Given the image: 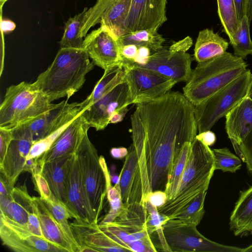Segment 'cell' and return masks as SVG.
<instances>
[{"instance_id": "50", "label": "cell", "mask_w": 252, "mask_h": 252, "mask_svg": "<svg viewBox=\"0 0 252 252\" xmlns=\"http://www.w3.org/2000/svg\"><path fill=\"white\" fill-rule=\"evenodd\" d=\"M247 97L252 101V73H251L249 84L248 85Z\"/></svg>"}, {"instance_id": "46", "label": "cell", "mask_w": 252, "mask_h": 252, "mask_svg": "<svg viewBox=\"0 0 252 252\" xmlns=\"http://www.w3.org/2000/svg\"><path fill=\"white\" fill-rule=\"evenodd\" d=\"M128 110L127 107H126L115 112L110 118L109 124H116L122 121Z\"/></svg>"}, {"instance_id": "11", "label": "cell", "mask_w": 252, "mask_h": 252, "mask_svg": "<svg viewBox=\"0 0 252 252\" xmlns=\"http://www.w3.org/2000/svg\"><path fill=\"white\" fill-rule=\"evenodd\" d=\"M125 81L129 86L132 104L150 101L169 92L177 83L172 79L134 63L123 62Z\"/></svg>"}, {"instance_id": "39", "label": "cell", "mask_w": 252, "mask_h": 252, "mask_svg": "<svg viewBox=\"0 0 252 252\" xmlns=\"http://www.w3.org/2000/svg\"><path fill=\"white\" fill-rule=\"evenodd\" d=\"M236 153L246 163L248 171L252 174V130L239 145Z\"/></svg>"}, {"instance_id": "38", "label": "cell", "mask_w": 252, "mask_h": 252, "mask_svg": "<svg viewBox=\"0 0 252 252\" xmlns=\"http://www.w3.org/2000/svg\"><path fill=\"white\" fill-rule=\"evenodd\" d=\"M212 151L215 159V170L234 173L240 168L241 159L227 148L214 149Z\"/></svg>"}, {"instance_id": "23", "label": "cell", "mask_w": 252, "mask_h": 252, "mask_svg": "<svg viewBox=\"0 0 252 252\" xmlns=\"http://www.w3.org/2000/svg\"><path fill=\"white\" fill-rule=\"evenodd\" d=\"M33 197L25 184L13 188L11 197L0 204V217L23 227H27L29 215L34 211Z\"/></svg>"}, {"instance_id": "13", "label": "cell", "mask_w": 252, "mask_h": 252, "mask_svg": "<svg viewBox=\"0 0 252 252\" xmlns=\"http://www.w3.org/2000/svg\"><path fill=\"white\" fill-rule=\"evenodd\" d=\"M132 104L129 86L126 81L118 85L109 93L84 109L82 115L91 127L104 129L111 117L118 110Z\"/></svg>"}, {"instance_id": "40", "label": "cell", "mask_w": 252, "mask_h": 252, "mask_svg": "<svg viewBox=\"0 0 252 252\" xmlns=\"http://www.w3.org/2000/svg\"><path fill=\"white\" fill-rule=\"evenodd\" d=\"M32 176L35 189L39 194L40 197L42 199L50 197L53 193L45 178L40 173L34 174Z\"/></svg>"}, {"instance_id": "43", "label": "cell", "mask_w": 252, "mask_h": 252, "mask_svg": "<svg viewBox=\"0 0 252 252\" xmlns=\"http://www.w3.org/2000/svg\"><path fill=\"white\" fill-rule=\"evenodd\" d=\"M27 227L29 230L33 235L44 239L39 218L36 212L35 206L34 211L29 215Z\"/></svg>"}, {"instance_id": "52", "label": "cell", "mask_w": 252, "mask_h": 252, "mask_svg": "<svg viewBox=\"0 0 252 252\" xmlns=\"http://www.w3.org/2000/svg\"><path fill=\"white\" fill-rule=\"evenodd\" d=\"M8 0H0V8L2 9V6Z\"/></svg>"}, {"instance_id": "16", "label": "cell", "mask_w": 252, "mask_h": 252, "mask_svg": "<svg viewBox=\"0 0 252 252\" xmlns=\"http://www.w3.org/2000/svg\"><path fill=\"white\" fill-rule=\"evenodd\" d=\"M0 237L3 245L16 252H65L45 239L0 217Z\"/></svg>"}, {"instance_id": "37", "label": "cell", "mask_w": 252, "mask_h": 252, "mask_svg": "<svg viewBox=\"0 0 252 252\" xmlns=\"http://www.w3.org/2000/svg\"><path fill=\"white\" fill-rule=\"evenodd\" d=\"M207 190H203L186 209L169 219L198 225L205 213L204 204Z\"/></svg>"}, {"instance_id": "15", "label": "cell", "mask_w": 252, "mask_h": 252, "mask_svg": "<svg viewBox=\"0 0 252 252\" xmlns=\"http://www.w3.org/2000/svg\"><path fill=\"white\" fill-rule=\"evenodd\" d=\"M191 62L189 53L163 48L153 53L145 63H134L156 71L178 83L189 81L192 70Z\"/></svg>"}, {"instance_id": "25", "label": "cell", "mask_w": 252, "mask_h": 252, "mask_svg": "<svg viewBox=\"0 0 252 252\" xmlns=\"http://www.w3.org/2000/svg\"><path fill=\"white\" fill-rule=\"evenodd\" d=\"M74 155L61 157L44 163L41 172L52 193L64 205L66 180Z\"/></svg>"}, {"instance_id": "31", "label": "cell", "mask_w": 252, "mask_h": 252, "mask_svg": "<svg viewBox=\"0 0 252 252\" xmlns=\"http://www.w3.org/2000/svg\"><path fill=\"white\" fill-rule=\"evenodd\" d=\"M42 200L61 226L71 245L74 252H80V246L74 237L68 222V219L72 218L65 205L56 198L53 194L50 197Z\"/></svg>"}, {"instance_id": "28", "label": "cell", "mask_w": 252, "mask_h": 252, "mask_svg": "<svg viewBox=\"0 0 252 252\" xmlns=\"http://www.w3.org/2000/svg\"><path fill=\"white\" fill-rule=\"evenodd\" d=\"M228 42L212 30L205 29L199 32L194 49V59L202 62L223 54L228 47Z\"/></svg>"}, {"instance_id": "9", "label": "cell", "mask_w": 252, "mask_h": 252, "mask_svg": "<svg viewBox=\"0 0 252 252\" xmlns=\"http://www.w3.org/2000/svg\"><path fill=\"white\" fill-rule=\"evenodd\" d=\"M84 110L81 102L63 100L42 115L12 128L13 138L28 139L35 143L65 126Z\"/></svg>"}, {"instance_id": "18", "label": "cell", "mask_w": 252, "mask_h": 252, "mask_svg": "<svg viewBox=\"0 0 252 252\" xmlns=\"http://www.w3.org/2000/svg\"><path fill=\"white\" fill-rule=\"evenodd\" d=\"M166 2L167 0H132L125 22V33L145 29L158 31L167 20Z\"/></svg>"}, {"instance_id": "12", "label": "cell", "mask_w": 252, "mask_h": 252, "mask_svg": "<svg viewBox=\"0 0 252 252\" xmlns=\"http://www.w3.org/2000/svg\"><path fill=\"white\" fill-rule=\"evenodd\" d=\"M132 0H97L88 8L80 32L85 37L93 27L100 23L117 40L125 33V22L130 10Z\"/></svg>"}, {"instance_id": "33", "label": "cell", "mask_w": 252, "mask_h": 252, "mask_svg": "<svg viewBox=\"0 0 252 252\" xmlns=\"http://www.w3.org/2000/svg\"><path fill=\"white\" fill-rule=\"evenodd\" d=\"M250 23L246 15L239 22L237 30L230 41L234 54L243 59L252 55V41L250 36Z\"/></svg>"}, {"instance_id": "10", "label": "cell", "mask_w": 252, "mask_h": 252, "mask_svg": "<svg viewBox=\"0 0 252 252\" xmlns=\"http://www.w3.org/2000/svg\"><path fill=\"white\" fill-rule=\"evenodd\" d=\"M196 226L175 219L164 221L162 230L170 252H242L243 249L223 245L206 238Z\"/></svg>"}, {"instance_id": "30", "label": "cell", "mask_w": 252, "mask_h": 252, "mask_svg": "<svg viewBox=\"0 0 252 252\" xmlns=\"http://www.w3.org/2000/svg\"><path fill=\"white\" fill-rule=\"evenodd\" d=\"M153 29H145L126 33L117 40L119 45L133 44L137 47H146L154 53L163 47L164 39L158 32Z\"/></svg>"}, {"instance_id": "36", "label": "cell", "mask_w": 252, "mask_h": 252, "mask_svg": "<svg viewBox=\"0 0 252 252\" xmlns=\"http://www.w3.org/2000/svg\"><path fill=\"white\" fill-rule=\"evenodd\" d=\"M104 168L107 182L106 197L109 203L110 209L100 222L102 223H108L114 220L122 210L124 205L122 200L118 183L114 186H112L110 175L106 163L105 164Z\"/></svg>"}, {"instance_id": "7", "label": "cell", "mask_w": 252, "mask_h": 252, "mask_svg": "<svg viewBox=\"0 0 252 252\" xmlns=\"http://www.w3.org/2000/svg\"><path fill=\"white\" fill-rule=\"evenodd\" d=\"M251 72L247 70L228 85L194 105L199 133L209 130L247 96Z\"/></svg>"}, {"instance_id": "48", "label": "cell", "mask_w": 252, "mask_h": 252, "mask_svg": "<svg viewBox=\"0 0 252 252\" xmlns=\"http://www.w3.org/2000/svg\"><path fill=\"white\" fill-rule=\"evenodd\" d=\"M111 156L115 158H122L128 154L127 149L124 147L113 148L110 150Z\"/></svg>"}, {"instance_id": "20", "label": "cell", "mask_w": 252, "mask_h": 252, "mask_svg": "<svg viewBox=\"0 0 252 252\" xmlns=\"http://www.w3.org/2000/svg\"><path fill=\"white\" fill-rule=\"evenodd\" d=\"M70 225L81 249L87 247L94 252H127L102 230L98 223L90 224L75 219Z\"/></svg>"}, {"instance_id": "5", "label": "cell", "mask_w": 252, "mask_h": 252, "mask_svg": "<svg viewBox=\"0 0 252 252\" xmlns=\"http://www.w3.org/2000/svg\"><path fill=\"white\" fill-rule=\"evenodd\" d=\"M55 104L33 82L11 85L0 105V127L12 128L42 115Z\"/></svg>"}, {"instance_id": "44", "label": "cell", "mask_w": 252, "mask_h": 252, "mask_svg": "<svg viewBox=\"0 0 252 252\" xmlns=\"http://www.w3.org/2000/svg\"><path fill=\"white\" fill-rule=\"evenodd\" d=\"M192 45V39L189 36L173 43L169 49L176 51L186 52Z\"/></svg>"}, {"instance_id": "47", "label": "cell", "mask_w": 252, "mask_h": 252, "mask_svg": "<svg viewBox=\"0 0 252 252\" xmlns=\"http://www.w3.org/2000/svg\"><path fill=\"white\" fill-rule=\"evenodd\" d=\"M239 22L246 15V0H235Z\"/></svg>"}, {"instance_id": "3", "label": "cell", "mask_w": 252, "mask_h": 252, "mask_svg": "<svg viewBox=\"0 0 252 252\" xmlns=\"http://www.w3.org/2000/svg\"><path fill=\"white\" fill-rule=\"evenodd\" d=\"M215 170L212 149L195 137L177 192L172 199L157 207L158 213L168 220L183 211L208 189Z\"/></svg>"}, {"instance_id": "42", "label": "cell", "mask_w": 252, "mask_h": 252, "mask_svg": "<svg viewBox=\"0 0 252 252\" xmlns=\"http://www.w3.org/2000/svg\"><path fill=\"white\" fill-rule=\"evenodd\" d=\"M119 46L122 61L134 63L137 57L138 47L133 44L119 45Z\"/></svg>"}, {"instance_id": "45", "label": "cell", "mask_w": 252, "mask_h": 252, "mask_svg": "<svg viewBox=\"0 0 252 252\" xmlns=\"http://www.w3.org/2000/svg\"><path fill=\"white\" fill-rule=\"evenodd\" d=\"M196 137L208 146L213 145L216 140L215 134L210 130L199 133Z\"/></svg>"}, {"instance_id": "14", "label": "cell", "mask_w": 252, "mask_h": 252, "mask_svg": "<svg viewBox=\"0 0 252 252\" xmlns=\"http://www.w3.org/2000/svg\"><path fill=\"white\" fill-rule=\"evenodd\" d=\"M65 205L71 218L90 224L98 223L88 199L75 154L67 177Z\"/></svg>"}, {"instance_id": "24", "label": "cell", "mask_w": 252, "mask_h": 252, "mask_svg": "<svg viewBox=\"0 0 252 252\" xmlns=\"http://www.w3.org/2000/svg\"><path fill=\"white\" fill-rule=\"evenodd\" d=\"M33 142L25 138H13L1 164L0 172L14 187L18 178L22 171L26 158Z\"/></svg>"}, {"instance_id": "2", "label": "cell", "mask_w": 252, "mask_h": 252, "mask_svg": "<svg viewBox=\"0 0 252 252\" xmlns=\"http://www.w3.org/2000/svg\"><path fill=\"white\" fill-rule=\"evenodd\" d=\"M94 65L84 48H60L33 83L51 102L64 97L68 100L83 87Z\"/></svg>"}, {"instance_id": "29", "label": "cell", "mask_w": 252, "mask_h": 252, "mask_svg": "<svg viewBox=\"0 0 252 252\" xmlns=\"http://www.w3.org/2000/svg\"><path fill=\"white\" fill-rule=\"evenodd\" d=\"M126 68L121 61L104 71L101 79L96 84L91 94L82 102V106L87 108L109 93L118 85L125 81Z\"/></svg>"}, {"instance_id": "34", "label": "cell", "mask_w": 252, "mask_h": 252, "mask_svg": "<svg viewBox=\"0 0 252 252\" xmlns=\"http://www.w3.org/2000/svg\"><path fill=\"white\" fill-rule=\"evenodd\" d=\"M191 144V142L184 144L174 163L165 191L166 196L165 202L172 199L177 192L190 153Z\"/></svg>"}, {"instance_id": "32", "label": "cell", "mask_w": 252, "mask_h": 252, "mask_svg": "<svg viewBox=\"0 0 252 252\" xmlns=\"http://www.w3.org/2000/svg\"><path fill=\"white\" fill-rule=\"evenodd\" d=\"M88 8L70 17L65 23L63 35L59 42L61 48H82L84 39L80 32L83 19Z\"/></svg>"}, {"instance_id": "1", "label": "cell", "mask_w": 252, "mask_h": 252, "mask_svg": "<svg viewBox=\"0 0 252 252\" xmlns=\"http://www.w3.org/2000/svg\"><path fill=\"white\" fill-rule=\"evenodd\" d=\"M136 104L145 132L143 145L136 150L144 204L154 192H165L175 160L197 128L194 105L179 92Z\"/></svg>"}, {"instance_id": "21", "label": "cell", "mask_w": 252, "mask_h": 252, "mask_svg": "<svg viewBox=\"0 0 252 252\" xmlns=\"http://www.w3.org/2000/svg\"><path fill=\"white\" fill-rule=\"evenodd\" d=\"M117 183L124 203L143 204L138 159L133 145L126 157Z\"/></svg>"}, {"instance_id": "27", "label": "cell", "mask_w": 252, "mask_h": 252, "mask_svg": "<svg viewBox=\"0 0 252 252\" xmlns=\"http://www.w3.org/2000/svg\"><path fill=\"white\" fill-rule=\"evenodd\" d=\"M229 225L235 236L252 235V186L241 192L231 213Z\"/></svg>"}, {"instance_id": "8", "label": "cell", "mask_w": 252, "mask_h": 252, "mask_svg": "<svg viewBox=\"0 0 252 252\" xmlns=\"http://www.w3.org/2000/svg\"><path fill=\"white\" fill-rule=\"evenodd\" d=\"M86 130L75 152L88 199L91 207L98 220L103 210L107 194V182L102 156H98L94 146L89 138Z\"/></svg>"}, {"instance_id": "51", "label": "cell", "mask_w": 252, "mask_h": 252, "mask_svg": "<svg viewBox=\"0 0 252 252\" xmlns=\"http://www.w3.org/2000/svg\"><path fill=\"white\" fill-rule=\"evenodd\" d=\"M252 252V245L249 246V247H248L245 249H243L242 252Z\"/></svg>"}, {"instance_id": "17", "label": "cell", "mask_w": 252, "mask_h": 252, "mask_svg": "<svg viewBox=\"0 0 252 252\" xmlns=\"http://www.w3.org/2000/svg\"><path fill=\"white\" fill-rule=\"evenodd\" d=\"M83 48L94 64L104 71L122 61L117 40L103 26L86 35Z\"/></svg>"}, {"instance_id": "4", "label": "cell", "mask_w": 252, "mask_h": 252, "mask_svg": "<svg viewBox=\"0 0 252 252\" xmlns=\"http://www.w3.org/2000/svg\"><path fill=\"white\" fill-rule=\"evenodd\" d=\"M244 59L228 52L198 63L183 88V94L196 105L222 89L245 72Z\"/></svg>"}, {"instance_id": "19", "label": "cell", "mask_w": 252, "mask_h": 252, "mask_svg": "<svg viewBox=\"0 0 252 252\" xmlns=\"http://www.w3.org/2000/svg\"><path fill=\"white\" fill-rule=\"evenodd\" d=\"M90 127L81 113L65 126L50 148L38 158L39 164L43 167L48 161L75 154L85 132Z\"/></svg>"}, {"instance_id": "22", "label": "cell", "mask_w": 252, "mask_h": 252, "mask_svg": "<svg viewBox=\"0 0 252 252\" xmlns=\"http://www.w3.org/2000/svg\"><path fill=\"white\" fill-rule=\"evenodd\" d=\"M225 130L236 152L252 130V101L243 99L226 116Z\"/></svg>"}, {"instance_id": "35", "label": "cell", "mask_w": 252, "mask_h": 252, "mask_svg": "<svg viewBox=\"0 0 252 252\" xmlns=\"http://www.w3.org/2000/svg\"><path fill=\"white\" fill-rule=\"evenodd\" d=\"M217 0L220 20L223 31L230 40L239 24L235 0Z\"/></svg>"}, {"instance_id": "41", "label": "cell", "mask_w": 252, "mask_h": 252, "mask_svg": "<svg viewBox=\"0 0 252 252\" xmlns=\"http://www.w3.org/2000/svg\"><path fill=\"white\" fill-rule=\"evenodd\" d=\"M12 139V128L0 127V164L4 159Z\"/></svg>"}, {"instance_id": "49", "label": "cell", "mask_w": 252, "mask_h": 252, "mask_svg": "<svg viewBox=\"0 0 252 252\" xmlns=\"http://www.w3.org/2000/svg\"><path fill=\"white\" fill-rule=\"evenodd\" d=\"M246 16L250 23L252 20V0H246Z\"/></svg>"}, {"instance_id": "26", "label": "cell", "mask_w": 252, "mask_h": 252, "mask_svg": "<svg viewBox=\"0 0 252 252\" xmlns=\"http://www.w3.org/2000/svg\"><path fill=\"white\" fill-rule=\"evenodd\" d=\"M33 197L44 239L65 252H74L61 226L41 198Z\"/></svg>"}, {"instance_id": "6", "label": "cell", "mask_w": 252, "mask_h": 252, "mask_svg": "<svg viewBox=\"0 0 252 252\" xmlns=\"http://www.w3.org/2000/svg\"><path fill=\"white\" fill-rule=\"evenodd\" d=\"M124 204L122 210L114 220L100 223V228L127 252H157L147 229L145 205Z\"/></svg>"}]
</instances>
